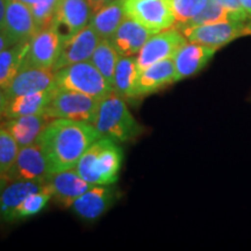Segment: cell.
<instances>
[{
	"mask_svg": "<svg viewBox=\"0 0 251 251\" xmlns=\"http://www.w3.org/2000/svg\"><path fill=\"white\" fill-rule=\"evenodd\" d=\"M62 36L54 24L41 29L29 40V48L23 67H34L52 70L57 61Z\"/></svg>",
	"mask_w": 251,
	"mask_h": 251,
	"instance_id": "obj_9",
	"label": "cell"
},
{
	"mask_svg": "<svg viewBox=\"0 0 251 251\" xmlns=\"http://www.w3.org/2000/svg\"><path fill=\"white\" fill-rule=\"evenodd\" d=\"M2 188H4V187H2ZM2 188H0V193H1V190H2Z\"/></svg>",
	"mask_w": 251,
	"mask_h": 251,
	"instance_id": "obj_40",
	"label": "cell"
},
{
	"mask_svg": "<svg viewBox=\"0 0 251 251\" xmlns=\"http://www.w3.org/2000/svg\"><path fill=\"white\" fill-rule=\"evenodd\" d=\"M100 137L90 122L54 119L37 142L45 151L50 174H55L74 169L87 148Z\"/></svg>",
	"mask_w": 251,
	"mask_h": 251,
	"instance_id": "obj_1",
	"label": "cell"
},
{
	"mask_svg": "<svg viewBox=\"0 0 251 251\" xmlns=\"http://www.w3.org/2000/svg\"><path fill=\"white\" fill-rule=\"evenodd\" d=\"M238 1L244 11L247 12V14L251 18V0H238Z\"/></svg>",
	"mask_w": 251,
	"mask_h": 251,
	"instance_id": "obj_37",
	"label": "cell"
},
{
	"mask_svg": "<svg viewBox=\"0 0 251 251\" xmlns=\"http://www.w3.org/2000/svg\"><path fill=\"white\" fill-rule=\"evenodd\" d=\"M92 125L100 136L119 144L136 139L142 131V127L133 117L124 97L114 91L100 99Z\"/></svg>",
	"mask_w": 251,
	"mask_h": 251,
	"instance_id": "obj_3",
	"label": "cell"
},
{
	"mask_svg": "<svg viewBox=\"0 0 251 251\" xmlns=\"http://www.w3.org/2000/svg\"><path fill=\"white\" fill-rule=\"evenodd\" d=\"M56 90L57 87L55 86L49 90L15 97V98L8 100L2 117L9 120V119L27 117V115L41 114L48 107Z\"/></svg>",
	"mask_w": 251,
	"mask_h": 251,
	"instance_id": "obj_22",
	"label": "cell"
},
{
	"mask_svg": "<svg viewBox=\"0 0 251 251\" xmlns=\"http://www.w3.org/2000/svg\"><path fill=\"white\" fill-rule=\"evenodd\" d=\"M190 42L221 48L238 37L251 35V19L247 21H222L179 29Z\"/></svg>",
	"mask_w": 251,
	"mask_h": 251,
	"instance_id": "obj_6",
	"label": "cell"
},
{
	"mask_svg": "<svg viewBox=\"0 0 251 251\" xmlns=\"http://www.w3.org/2000/svg\"><path fill=\"white\" fill-rule=\"evenodd\" d=\"M119 57H120V55L118 54V51L113 47L112 43L109 42V40H100L98 46L94 49L90 61L92 62L94 67L101 72L102 76L112 85Z\"/></svg>",
	"mask_w": 251,
	"mask_h": 251,
	"instance_id": "obj_27",
	"label": "cell"
},
{
	"mask_svg": "<svg viewBox=\"0 0 251 251\" xmlns=\"http://www.w3.org/2000/svg\"><path fill=\"white\" fill-rule=\"evenodd\" d=\"M46 188V180H9L0 193V220L17 221L19 207L26 197Z\"/></svg>",
	"mask_w": 251,
	"mask_h": 251,
	"instance_id": "obj_18",
	"label": "cell"
},
{
	"mask_svg": "<svg viewBox=\"0 0 251 251\" xmlns=\"http://www.w3.org/2000/svg\"><path fill=\"white\" fill-rule=\"evenodd\" d=\"M153 34L156 33L127 17L109 39V42L120 56H136Z\"/></svg>",
	"mask_w": 251,
	"mask_h": 251,
	"instance_id": "obj_19",
	"label": "cell"
},
{
	"mask_svg": "<svg viewBox=\"0 0 251 251\" xmlns=\"http://www.w3.org/2000/svg\"><path fill=\"white\" fill-rule=\"evenodd\" d=\"M52 120L54 119L43 112L41 114L9 119L4 127L12 134L21 148L36 143L41 134Z\"/></svg>",
	"mask_w": 251,
	"mask_h": 251,
	"instance_id": "obj_21",
	"label": "cell"
},
{
	"mask_svg": "<svg viewBox=\"0 0 251 251\" xmlns=\"http://www.w3.org/2000/svg\"><path fill=\"white\" fill-rule=\"evenodd\" d=\"M14 45H17V42L4 29H0V52Z\"/></svg>",
	"mask_w": 251,
	"mask_h": 251,
	"instance_id": "obj_33",
	"label": "cell"
},
{
	"mask_svg": "<svg viewBox=\"0 0 251 251\" xmlns=\"http://www.w3.org/2000/svg\"><path fill=\"white\" fill-rule=\"evenodd\" d=\"M100 40L90 24L74 35L63 37L58 58L52 70L57 71L75 63L90 61Z\"/></svg>",
	"mask_w": 251,
	"mask_h": 251,
	"instance_id": "obj_10",
	"label": "cell"
},
{
	"mask_svg": "<svg viewBox=\"0 0 251 251\" xmlns=\"http://www.w3.org/2000/svg\"><path fill=\"white\" fill-rule=\"evenodd\" d=\"M250 17L248 14L237 13V12L230 11L226 8L216 0H209L208 4L200 14H198L193 20H191L186 26L181 27L183 29L185 27L199 26V25L205 24H214V23H222V21H247L250 20Z\"/></svg>",
	"mask_w": 251,
	"mask_h": 251,
	"instance_id": "obj_26",
	"label": "cell"
},
{
	"mask_svg": "<svg viewBox=\"0 0 251 251\" xmlns=\"http://www.w3.org/2000/svg\"><path fill=\"white\" fill-rule=\"evenodd\" d=\"M29 41L19 42L0 52V87L5 89L23 68Z\"/></svg>",
	"mask_w": 251,
	"mask_h": 251,
	"instance_id": "obj_25",
	"label": "cell"
},
{
	"mask_svg": "<svg viewBox=\"0 0 251 251\" xmlns=\"http://www.w3.org/2000/svg\"><path fill=\"white\" fill-rule=\"evenodd\" d=\"M118 199V190L112 185H93L72 203L71 209L78 218L96 221L101 218Z\"/></svg>",
	"mask_w": 251,
	"mask_h": 251,
	"instance_id": "obj_12",
	"label": "cell"
},
{
	"mask_svg": "<svg viewBox=\"0 0 251 251\" xmlns=\"http://www.w3.org/2000/svg\"><path fill=\"white\" fill-rule=\"evenodd\" d=\"M91 7L93 9V13H96L97 11H99L100 8L103 7L105 5L109 4V2L114 1V0H87Z\"/></svg>",
	"mask_w": 251,
	"mask_h": 251,
	"instance_id": "obj_34",
	"label": "cell"
},
{
	"mask_svg": "<svg viewBox=\"0 0 251 251\" xmlns=\"http://www.w3.org/2000/svg\"><path fill=\"white\" fill-rule=\"evenodd\" d=\"M99 102L100 99L86 94L57 89L45 113L52 119H68L93 124Z\"/></svg>",
	"mask_w": 251,
	"mask_h": 251,
	"instance_id": "obj_5",
	"label": "cell"
},
{
	"mask_svg": "<svg viewBox=\"0 0 251 251\" xmlns=\"http://www.w3.org/2000/svg\"><path fill=\"white\" fill-rule=\"evenodd\" d=\"M6 2H7V0H0V29H2V28H4Z\"/></svg>",
	"mask_w": 251,
	"mask_h": 251,
	"instance_id": "obj_36",
	"label": "cell"
},
{
	"mask_svg": "<svg viewBox=\"0 0 251 251\" xmlns=\"http://www.w3.org/2000/svg\"><path fill=\"white\" fill-rule=\"evenodd\" d=\"M219 48L187 41L174 56L175 80L179 81L199 74L214 57Z\"/></svg>",
	"mask_w": 251,
	"mask_h": 251,
	"instance_id": "obj_14",
	"label": "cell"
},
{
	"mask_svg": "<svg viewBox=\"0 0 251 251\" xmlns=\"http://www.w3.org/2000/svg\"><path fill=\"white\" fill-rule=\"evenodd\" d=\"M57 4L58 0H40L37 4L31 6V12L39 30L48 28L54 24Z\"/></svg>",
	"mask_w": 251,
	"mask_h": 251,
	"instance_id": "obj_31",
	"label": "cell"
},
{
	"mask_svg": "<svg viewBox=\"0 0 251 251\" xmlns=\"http://www.w3.org/2000/svg\"><path fill=\"white\" fill-rule=\"evenodd\" d=\"M55 87V71L50 69L23 67L11 83L5 87L6 98L26 96Z\"/></svg>",
	"mask_w": 251,
	"mask_h": 251,
	"instance_id": "obj_16",
	"label": "cell"
},
{
	"mask_svg": "<svg viewBox=\"0 0 251 251\" xmlns=\"http://www.w3.org/2000/svg\"><path fill=\"white\" fill-rule=\"evenodd\" d=\"M49 200H51V194H50L48 188L30 193L29 196L26 197V199L24 200L21 206L19 207L18 220L27 219L39 214L40 212L45 209Z\"/></svg>",
	"mask_w": 251,
	"mask_h": 251,
	"instance_id": "obj_30",
	"label": "cell"
},
{
	"mask_svg": "<svg viewBox=\"0 0 251 251\" xmlns=\"http://www.w3.org/2000/svg\"><path fill=\"white\" fill-rule=\"evenodd\" d=\"M15 42H27L39 31L29 6L18 0H7L2 28Z\"/></svg>",
	"mask_w": 251,
	"mask_h": 251,
	"instance_id": "obj_17",
	"label": "cell"
},
{
	"mask_svg": "<svg viewBox=\"0 0 251 251\" xmlns=\"http://www.w3.org/2000/svg\"><path fill=\"white\" fill-rule=\"evenodd\" d=\"M126 14L153 33L176 24L172 0H124Z\"/></svg>",
	"mask_w": 251,
	"mask_h": 251,
	"instance_id": "obj_7",
	"label": "cell"
},
{
	"mask_svg": "<svg viewBox=\"0 0 251 251\" xmlns=\"http://www.w3.org/2000/svg\"><path fill=\"white\" fill-rule=\"evenodd\" d=\"M8 181H9V179H8L7 176L4 175V174H1V172H0V188L5 187L6 184H7Z\"/></svg>",
	"mask_w": 251,
	"mask_h": 251,
	"instance_id": "obj_38",
	"label": "cell"
},
{
	"mask_svg": "<svg viewBox=\"0 0 251 251\" xmlns=\"http://www.w3.org/2000/svg\"><path fill=\"white\" fill-rule=\"evenodd\" d=\"M186 42L187 39L184 34L179 29L172 27L153 34L136 55L140 71L157 62L174 58L178 50Z\"/></svg>",
	"mask_w": 251,
	"mask_h": 251,
	"instance_id": "obj_8",
	"label": "cell"
},
{
	"mask_svg": "<svg viewBox=\"0 0 251 251\" xmlns=\"http://www.w3.org/2000/svg\"><path fill=\"white\" fill-rule=\"evenodd\" d=\"M124 150L111 139L100 137L87 148L75 170L92 185H113L120 174Z\"/></svg>",
	"mask_w": 251,
	"mask_h": 251,
	"instance_id": "obj_2",
	"label": "cell"
},
{
	"mask_svg": "<svg viewBox=\"0 0 251 251\" xmlns=\"http://www.w3.org/2000/svg\"><path fill=\"white\" fill-rule=\"evenodd\" d=\"M18 1L24 2V4H26V5L29 6V7H31V6H33V5L37 4V2H39L40 0H18Z\"/></svg>",
	"mask_w": 251,
	"mask_h": 251,
	"instance_id": "obj_39",
	"label": "cell"
},
{
	"mask_svg": "<svg viewBox=\"0 0 251 251\" xmlns=\"http://www.w3.org/2000/svg\"><path fill=\"white\" fill-rule=\"evenodd\" d=\"M50 175L48 161L39 142L21 147L14 164L7 172L9 180H42Z\"/></svg>",
	"mask_w": 251,
	"mask_h": 251,
	"instance_id": "obj_11",
	"label": "cell"
},
{
	"mask_svg": "<svg viewBox=\"0 0 251 251\" xmlns=\"http://www.w3.org/2000/svg\"><path fill=\"white\" fill-rule=\"evenodd\" d=\"M216 1L220 2L222 6H225L226 8L230 9V11L237 12V13L247 14V12L242 8V6H241L238 0H216Z\"/></svg>",
	"mask_w": 251,
	"mask_h": 251,
	"instance_id": "obj_32",
	"label": "cell"
},
{
	"mask_svg": "<svg viewBox=\"0 0 251 251\" xmlns=\"http://www.w3.org/2000/svg\"><path fill=\"white\" fill-rule=\"evenodd\" d=\"M93 14L87 0H58L54 25L63 39L86 27Z\"/></svg>",
	"mask_w": 251,
	"mask_h": 251,
	"instance_id": "obj_15",
	"label": "cell"
},
{
	"mask_svg": "<svg viewBox=\"0 0 251 251\" xmlns=\"http://www.w3.org/2000/svg\"><path fill=\"white\" fill-rule=\"evenodd\" d=\"M6 103H7V98H6L5 91L2 87H0V117H2L4 114Z\"/></svg>",
	"mask_w": 251,
	"mask_h": 251,
	"instance_id": "obj_35",
	"label": "cell"
},
{
	"mask_svg": "<svg viewBox=\"0 0 251 251\" xmlns=\"http://www.w3.org/2000/svg\"><path fill=\"white\" fill-rule=\"evenodd\" d=\"M46 185L51 199L63 208H71L72 203L93 186L77 174L75 169L50 174Z\"/></svg>",
	"mask_w": 251,
	"mask_h": 251,
	"instance_id": "obj_13",
	"label": "cell"
},
{
	"mask_svg": "<svg viewBox=\"0 0 251 251\" xmlns=\"http://www.w3.org/2000/svg\"><path fill=\"white\" fill-rule=\"evenodd\" d=\"M174 58L157 62L140 71L135 87V98L149 96L163 87L176 83Z\"/></svg>",
	"mask_w": 251,
	"mask_h": 251,
	"instance_id": "obj_20",
	"label": "cell"
},
{
	"mask_svg": "<svg viewBox=\"0 0 251 251\" xmlns=\"http://www.w3.org/2000/svg\"><path fill=\"white\" fill-rule=\"evenodd\" d=\"M127 18L124 0H114L93 14L90 25L101 40H109Z\"/></svg>",
	"mask_w": 251,
	"mask_h": 251,
	"instance_id": "obj_23",
	"label": "cell"
},
{
	"mask_svg": "<svg viewBox=\"0 0 251 251\" xmlns=\"http://www.w3.org/2000/svg\"><path fill=\"white\" fill-rule=\"evenodd\" d=\"M209 0H172V8L178 28L186 26L202 12Z\"/></svg>",
	"mask_w": 251,
	"mask_h": 251,
	"instance_id": "obj_28",
	"label": "cell"
},
{
	"mask_svg": "<svg viewBox=\"0 0 251 251\" xmlns=\"http://www.w3.org/2000/svg\"><path fill=\"white\" fill-rule=\"evenodd\" d=\"M20 146L4 126H0V172L7 176V172L17 159Z\"/></svg>",
	"mask_w": 251,
	"mask_h": 251,
	"instance_id": "obj_29",
	"label": "cell"
},
{
	"mask_svg": "<svg viewBox=\"0 0 251 251\" xmlns=\"http://www.w3.org/2000/svg\"><path fill=\"white\" fill-rule=\"evenodd\" d=\"M140 69L135 56H120L113 77V91L125 99L135 98Z\"/></svg>",
	"mask_w": 251,
	"mask_h": 251,
	"instance_id": "obj_24",
	"label": "cell"
},
{
	"mask_svg": "<svg viewBox=\"0 0 251 251\" xmlns=\"http://www.w3.org/2000/svg\"><path fill=\"white\" fill-rule=\"evenodd\" d=\"M55 86L97 99H102L113 91V86L91 61L75 63L55 71Z\"/></svg>",
	"mask_w": 251,
	"mask_h": 251,
	"instance_id": "obj_4",
	"label": "cell"
}]
</instances>
